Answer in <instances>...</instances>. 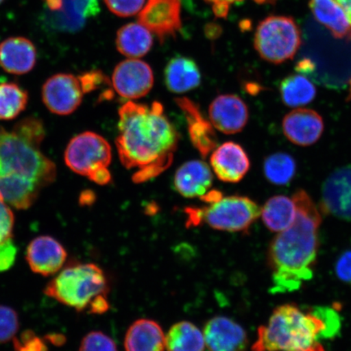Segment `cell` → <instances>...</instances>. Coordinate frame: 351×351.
Returning a JSON list of instances; mask_svg holds the SVG:
<instances>
[{
    "label": "cell",
    "instance_id": "cell-1",
    "mask_svg": "<svg viewBox=\"0 0 351 351\" xmlns=\"http://www.w3.org/2000/svg\"><path fill=\"white\" fill-rule=\"evenodd\" d=\"M116 140L123 165L136 169L133 181L141 183L163 173L172 164L179 134L159 102L130 101L119 109Z\"/></svg>",
    "mask_w": 351,
    "mask_h": 351
},
{
    "label": "cell",
    "instance_id": "cell-2",
    "mask_svg": "<svg viewBox=\"0 0 351 351\" xmlns=\"http://www.w3.org/2000/svg\"><path fill=\"white\" fill-rule=\"evenodd\" d=\"M292 199L296 206L295 221L278 232L267 251V265L273 276L274 293L298 291L313 278L319 249V230L322 217L317 206L304 190Z\"/></svg>",
    "mask_w": 351,
    "mask_h": 351
},
{
    "label": "cell",
    "instance_id": "cell-3",
    "mask_svg": "<svg viewBox=\"0 0 351 351\" xmlns=\"http://www.w3.org/2000/svg\"><path fill=\"white\" fill-rule=\"evenodd\" d=\"M328 339L324 320L313 308L305 313L295 304L280 305L267 326L258 329L252 351H326L320 340Z\"/></svg>",
    "mask_w": 351,
    "mask_h": 351
},
{
    "label": "cell",
    "instance_id": "cell-4",
    "mask_svg": "<svg viewBox=\"0 0 351 351\" xmlns=\"http://www.w3.org/2000/svg\"><path fill=\"white\" fill-rule=\"evenodd\" d=\"M108 282L104 271L95 263H77L60 271L46 285L44 293L79 313L88 311L96 298L107 295Z\"/></svg>",
    "mask_w": 351,
    "mask_h": 351
},
{
    "label": "cell",
    "instance_id": "cell-5",
    "mask_svg": "<svg viewBox=\"0 0 351 351\" xmlns=\"http://www.w3.org/2000/svg\"><path fill=\"white\" fill-rule=\"evenodd\" d=\"M0 173L20 175L44 187L55 181L56 167L38 147L0 128Z\"/></svg>",
    "mask_w": 351,
    "mask_h": 351
},
{
    "label": "cell",
    "instance_id": "cell-6",
    "mask_svg": "<svg viewBox=\"0 0 351 351\" xmlns=\"http://www.w3.org/2000/svg\"><path fill=\"white\" fill-rule=\"evenodd\" d=\"M254 48L261 58L278 64L295 57L301 46V34L291 17L271 16L258 25Z\"/></svg>",
    "mask_w": 351,
    "mask_h": 351
},
{
    "label": "cell",
    "instance_id": "cell-7",
    "mask_svg": "<svg viewBox=\"0 0 351 351\" xmlns=\"http://www.w3.org/2000/svg\"><path fill=\"white\" fill-rule=\"evenodd\" d=\"M202 221L214 230L243 232L250 229L258 217L261 208L245 196L222 197L216 203L201 209Z\"/></svg>",
    "mask_w": 351,
    "mask_h": 351
},
{
    "label": "cell",
    "instance_id": "cell-8",
    "mask_svg": "<svg viewBox=\"0 0 351 351\" xmlns=\"http://www.w3.org/2000/svg\"><path fill=\"white\" fill-rule=\"evenodd\" d=\"M111 160L112 148L107 140L89 131L72 138L64 153L66 165L86 177L95 170L108 168Z\"/></svg>",
    "mask_w": 351,
    "mask_h": 351
},
{
    "label": "cell",
    "instance_id": "cell-9",
    "mask_svg": "<svg viewBox=\"0 0 351 351\" xmlns=\"http://www.w3.org/2000/svg\"><path fill=\"white\" fill-rule=\"evenodd\" d=\"M181 0H147L138 21L163 43L181 30Z\"/></svg>",
    "mask_w": 351,
    "mask_h": 351
},
{
    "label": "cell",
    "instance_id": "cell-10",
    "mask_svg": "<svg viewBox=\"0 0 351 351\" xmlns=\"http://www.w3.org/2000/svg\"><path fill=\"white\" fill-rule=\"evenodd\" d=\"M84 92L80 81L73 74L59 73L47 79L43 86L44 104L52 113L67 116L80 106Z\"/></svg>",
    "mask_w": 351,
    "mask_h": 351
},
{
    "label": "cell",
    "instance_id": "cell-11",
    "mask_svg": "<svg viewBox=\"0 0 351 351\" xmlns=\"http://www.w3.org/2000/svg\"><path fill=\"white\" fill-rule=\"evenodd\" d=\"M112 86L122 98L138 99L147 95L154 84L150 65L138 59L122 61L112 74Z\"/></svg>",
    "mask_w": 351,
    "mask_h": 351
},
{
    "label": "cell",
    "instance_id": "cell-12",
    "mask_svg": "<svg viewBox=\"0 0 351 351\" xmlns=\"http://www.w3.org/2000/svg\"><path fill=\"white\" fill-rule=\"evenodd\" d=\"M320 207L324 213L351 221V166L341 167L328 176L322 186Z\"/></svg>",
    "mask_w": 351,
    "mask_h": 351
},
{
    "label": "cell",
    "instance_id": "cell-13",
    "mask_svg": "<svg viewBox=\"0 0 351 351\" xmlns=\"http://www.w3.org/2000/svg\"><path fill=\"white\" fill-rule=\"evenodd\" d=\"M68 254L60 241L51 236H39L26 250V261L34 274L55 275L62 269Z\"/></svg>",
    "mask_w": 351,
    "mask_h": 351
},
{
    "label": "cell",
    "instance_id": "cell-14",
    "mask_svg": "<svg viewBox=\"0 0 351 351\" xmlns=\"http://www.w3.org/2000/svg\"><path fill=\"white\" fill-rule=\"evenodd\" d=\"M209 119L214 128L226 134H234L247 125L249 110L238 95H222L210 104Z\"/></svg>",
    "mask_w": 351,
    "mask_h": 351
},
{
    "label": "cell",
    "instance_id": "cell-15",
    "mask_svg": "<svg viewBox=\"0 0 351 351\" xmlns=\"http://www.w3.org/2000/svg\"><path fill=\"white\" fill-rule=\"evenodd\" d=\"M205 346L209 351H247L248 337L238 323L225 317H216L206 324Z\"/></svg>",
    "mask_w": 351,
    "mask_h": 351
},
{
    "label": "cell",
    "instance_id": "cell-16",
    "mask_svg": "<svg viewBox=\"0 0 351 351\" xmlns=\"http://www.w3.org/2000/svg\"><path fill=\"white\" fill-rule=\"evenodd\" d=\"M283 133L289 141L301 147H308L319 141L323 134V118L314 110L300 108L285 116Z\"/></svg>",
    "mask_w": 351,
    "mask_h": 351
},
{
    "label": "cell",
    "instance_id": "cell-17",
    "mask_svg": "<svg viewBox=\"0 0 351 351\" xmlns=\"http://www.w3.org/2000/svg\"><path fill=\"white\" fill-rule=\"evenodd\" d=\"M210 162L213 172L223 182H239L251 167L247 152L234 142L225 143L215 149Z\"/></svg>",
    "mask_w": 351,
    "mask_h": 351
},
{
    "label": "cell",
    "instance_id": "cell-18",
    "mask_svg": "<svg viewBox=\"0 0 351 351\" xmlns=\"http://www.w3.org/2000/svg\"><path fill=\"white\" fill-rule=\"evenodd\" d=\"M176 102L185 113L192 144L202 156H207L217 147V138L212 123L205 119L199 107L191 100L182 98Z\"/></svg>",
    "mask_w": 351,
    "mask_h": 351
},
{
    "label": "cell",
    "instance_id": "cell-19",
    "mask_svg": "<svg viewBox=\"0 0 351 351\" xmlns=\"http://www.w3.org/2000/svg\"><path fill=\"white\" fill-rule=\"evenodd\" d=\"M37 60V51L33 43L23 37H12L0 44V65L12 74L28 73Z\"/></svg>",
    "mask_w": 351,
    "mask_h": 351
},
{
    "label": "cell",
    "instance_id": "cell-20",
    "mask_svg": "<svg viewBox=\"0 0 351 351\" xmlns=\"http://www.w3.org/2000/svg\"><path fill=\"white\" fill-rule=\"evenodd\" d=\"M213 175L210 167L201 160H192L182 165L176 172L174 186L183 197H202L212 187Z\"/></svg>",
    "mask_w": 351,
    "mask_h": 351
},
{
    "label": "cell",
    "instance_id": "cell-21",
    "mask_svg": "<svg viewBox=\"0 0 351 351\" xmlns=\"http://www.w3.org/2000/svg\"><path fill=\"white\" fill-rule=\"evenodd\" d=\"M43 187L34 180L14 173H0V195L17 210H26L37 200Z\"/></svg>",
    "mask_w": 351,
    "mask_h": 351
},
{
    "label": "cell",
    "instance_id": "cell-22",
    "mask_svg": "<svg viewBox=\"0 0 351 351\" xmlns=\"http://www.w3.org/2000/svg\"><path fill=\"white\" fill-rule=\"evenodd\" d=\"M125 348L126 351H165V333L155 320H136L126 332Z\"/></svg>",
    "mask_w": 351,
    "mask_h": 351
},
{
    "label": "cell",
    "instance_id": "cell-23",
    "mask_svg": "<svg viewBox=\"0 0 351 351\" xmlns=\"http://www.w3.org/2000/svg\"><path fill=\"white\" fill-rule=\"evenodd\" d=\"M165 82L173 93H186L200 85V70L195 60L185 56H176L166 65Z\"/></svg>",
    "mask_w": 351,
    "mask_h": 351
},
{
    "label": "cell",
    "instance_id": "cell-24",
    "mask_svg": "<svg viewBox=\"0 0 351 351\" xmlns=\"http://www.w3.org/2000/svg\"><path fill=\"white\" fill-rule=\"evenodd\" d=\"M315 19L326 26L336 38H351V24L343 8L336 0H311Z\"/></svg>",
    "mask_w": 351,
    "mask_h": 351
},
{
    "label": "cell",
    "instance_id": "cell-25",
    "mask_svg": "<svg viewBox=\"0 0 351 351\" xmlns=\"http://www.w3.org/2000/svg\"><path fill=\"white\" fill-rule=\"evenodd\" d=\"M116 44L123 56L131 59L140 58L152 49V34L140 23L127 24L118 30Z\"/></svg>",
    "mask_w": 351,
    "mask_h": 351
},
{
    "label": "cell",
    "instance_id": "cell-26",
    "mask_svg": "<svg viewBox=\"0 0 351 351\" xmlns=\"http://www.w3.org/2000/svg\"><path fill=\"white\" fill-rule=\"evenodd\" d=\"M261 216L263 223L270 231L282 232L295 221V201L285 195L271 197L261 208Z\"/></svg>",
    "mask_w": 351,
    "mask_h": 351
},
{
    "label": "cell",
    "instance_id": "cell-27",
    "mask_svg": "<svg viewBox=\"0 0 351 351\" xmlns=\"http://www.w3.org/2000/svg\"><path fill=\"white\" fill-rule=\"evenodd\" d=\"M165 348L167 351H204V333L194 324L178 322L165 336Z\"/></svg>",
    "mask_w": 351,
    "mask_h": 351
},
{
    "label": "cell",
    "instance_id": "cell-28",
    "mask_svg": "<svg viewBox=\"0 0 351 351\" xmlns=\"http://www.w3.org/2000/svg\"><path fill=\"white\" fill-rule=\"evenodd\" d=\"M279 90L282 102L289 108L305 106L317 96L313 83L300 74L285 77L280 83Z\"/></svg>",
    "mask_w": 351,
    "mask_h": 351
},
{
    "label": "cell",
    "instance_id": "cell-29",
    "mask_svg": "<svg viewBox=\"0 0 351 351\" xmlns=\"http://www.w3.org/2000/svg\"><path fill=\"white\" fill-rule=\"evenodd\" d=\"M296 172L295 158L288 153L271 154L263 162V173L266 179L276 186H288L295 178Z\"/></svg>",
    "mask_w": 351,
    "mask_h": 351
},
{
    "label": "cell",
    "instance_id": "cell-30",
    "mask_svg": "<svg viewBox=\"0 0 351 351\" xmlns=\"http://www.w3.org/2000/svg\"><path fill=\"white\" fill-rule=\"evenodd\" d=\"M28 92L13 82L0 83V120L19 117L27 106Z\"/></svg>",
    "mask_w": 351,
    "mask_h": 351
},
{
    "label": "cell",
    "instance_id": "cell-31",
    "mask_svg": "<svg viewBox=\"0 0 351 351\" xmlns=\"http://www.w3.org/2000/svg\"><path fill=\"white\" fill-rule=\"evenodd\" d=\"M12 132L38 148L46 136L43 123L38 118L34 117L25 118L17 123Z\"/></svg>",
    "mask_w": 351,
    "mask_h": 351
},
{
    "label": "cell",
    "instance_id": "cell-32",
    "mask_svg": "<svg viewBox=\"0 0 351 351\" xmlns=\"http://www.w3.org/2000/svg\"><path fill=\"white\" fill-rule=\"evenodd\" d=\"M19 328V317L10 306L0 305V343L14 339Z\"/></svg>",
    "mask_w": 351,
    "mask_h": 351
},
{
    "label": "cell",
    "instance_id": "cell-33",
    "mask_svg": "<svg viewBox=\"0 0 351 351\" xmlns=\"http://www.w3.org/2000/svg\"><path fill=\"white\" fill-rule=\"evenodd\" d=\"M78 351H118L116 342L101 331H92L83 337Z\"/></svg>",
    "mask_w": 351,
    "mask_h": 351
},
{
    "label": "cell",
    "instance_id": "cell-34",
    "mask_svg": "<svg viewBox=\"0 0 351 351\" xmlns=\"http://www.w3.org/2000/svg\"><path fill=\"white\" fill-rule=\"evenodd\" d=\"M15 351H48L45 339H40L32 330L21 332L19 337L13 339Z\"/></svg>",
    "mask_w": 351,
    "mask_h": 351
},
{
    "label": "cell",
    "instance_id": "cell-35",
    "mask_svg": "<svg viewBox=\"0 0 351 351\" xmlns=\"http://www.w3.org/2000/svg\"><path fill=\"white\" fill-rule=\"evenodd\" d=\"M108 10L114 14L127 17L137 14L145 3V0H104Z\"/></svg>",
    "mask_w": 351,
    "mask_h": 351
},
{
    "label": "cell",
    "instance_id": "cell-36",
    "mask_svg": "<svg viewBox=\"0 0 351 351\" xmlns=\"http://www.w3.org/2000/svg\"><path fill=\"white\" fill-rule=\"evenodd\" d=\"M14 215L0 195V243L12 238Z\"/></svg>",
    "mask_w": 351,
    "mask_h": 351
},
{
    "label": "cell",
    "instance_id": "cell-37",
    "mask_svg": "<svg viewBox=\"0 0 351 351\" xmlns=\"http://www.w3.org/2000/svg\"><path fill=\"white\" fill-rule=\"evenodd\" d=\"M16 245L12 238L0 243V273L11 269L16 261Z\"/></svg>",
    "mask_w": 351,
    "mask_h": 351
},
{
    "label": "cell",
    "instance_id": "cell-38",
    "mask_svg": "<svg viewBox=\"0 0 351 351\" xmlns=\"http://www.w3.org/2000/svg\"><path fill=\"white\" fill-rule=\"evenodd\" d=\"M84 94L97 90L100 85L108 82V77L101 71H90L77 77Z\"/></svg>",
    "mask_w": 351,
    "mask_h": 351
},
{
    "label": "cell",
    "instance_id": "cell-39",
    "mask_svg": "<svg viewBox=\"0 0 351 351\" xmlns=\"http://www.w3.org/2000/svg\"><path fill=\"white\" fill-rule=\"evenodd\" d=\"M337 278L351 285V250L341 254L335 265Z\"/></svg>",
    "mask_w": 351,
    "mask_h": 351
},
{
    "label": "cell",
    "instance_id": "cell-40",
    "mask_svg": "<svg viewBox=\"0 0 351 351\" xmlns=\"http://www.w3.org/2000/svg\"><path fill=\"white\" fill-rule=\"evenodd\" d=\"M205 1L213 4L215 15L221 17V19H226L229 13L230 4L241 2L243 0H205Z\"/></svg>",
    "mask_w": 351,
    "mask_h": 351
},
{
    "label": "cell",
    "instance_id": "cell-41",
    "mask_svg": "<svg viewBox=\"0 0 351 351\" xmlns=\"http://www.w3.org/2000/svg\"><path fill=\"white\" fill-rule=\"evenodd\" d=\"M90 181L99 184V185H108L112 180L111 173L109 172L108 168L95 170L87 177Z\"/></svg>",
    "mask_w": 351,
    "mask_h": 351
},
{
    "label": "cell",
    "instance_id": "cell-42",
    "mask_svg": "<svg viewBox=\"0 0 351 351\" xmlns=\"http://www.w3.org/2000/svg\"><path fill=\"white\" fill-rule=\"evenodd\" d=\"M44 339L50 341L51 343L57 346L64 345L66 341V337L64 336L57 335V333H53V335L51 333V335H47Z\"/></svg>",
    "mask_w": 351,
    "mask_h": 351
},
{
    "label": "cell",
    "instance_id": "cell-43",
    "mask_svg": "<svg viewBox=\"0 0 351 351\" xmlns=\"http://www.w3.org/2000/svg\"><path fill=\"white\" fill-rule=\"evenodd\" d=\"M297 70L298 72L305 73L310 72L313 69V62L309 60H304L298 62L297 65Z\"/></svg>",
    "mask_w": 351,
    "mask_h": 351
},
{
    "label": "cell",
    "instance_id": "cell-44",
    "mask_svg": "<svg viewBox=\"0 0 351 351\" xmlns=\"http://www.w3.org/2000/svg\"><path fill=\"white\" fill-rule=\"evenodd\" d=\"M45 2L51 11H60L63 8L64 0H45Z\"/></svg>",
    "mask_w": 351,
    "mask_h": 351
},
{
    "label": "cell",
    "instance_id": "cell-45",
    "mask_svg": "<svg viewBox=\"0 0 351 351\" xmlns=\"http://www.w3.org/2000/svg\"><path fill=\"white\" fill-rule=\"evenodd\" d=\"M348 15L351 24V0H336ZM351 39V38H350Z\"/></svg>",
    "mask_w": 351,
    "mask_h": 351
},
{
    "label": "cell",
    "instance_id": "cell-46",
    "mask_svg": "<svg viewBox=\"0 0 351 351\" xmlns=\"http://www.w3.org/2000/svg\"><path fill=\"white\" fill-rule=\"evenodd\" d=\"M95 197L94 195H92V192L88 191L85 192L84 195H82L81 196V203H83L84 205L87 204H91L92 202H94L95 199H93Z\"/></svg>",
    "mask_w": 351,
    "mask_h": 351
},
{
    "label": "cell",
    "instance_id": "cell-47",
    "mask_svg": "<svg viewBox=\"0 0 351 351\" xmlns=\"http://www.w3.org/2000/svg\"><path fill=\"white\" fill-rule=\"evenodd\" d=\"M253 1H254L257 3L263 4V3H274V2L276 1V0H253Z\"/></svg>",
    "mask_w": 351,
    "mask_h": 351
},
{
    "label": "cell",
    "instance_id": "cell-48",
    "mask_svg": "<svg viewBox=\"0 0 351 351\" xmlns=\"http://www.w3.org/2000/svg\"><path fill=\"white\" fill-rule=\"evenodd\" d=\"M348 101L351 100V79L350 81V89H349V95H348Z\"/></svg>",
    "mask_w": 351,
    "mask_h": 351
},
{
    "label": "cell",
    "instance_id": "cell-49",
    "mask_svg": "<svg viewBox=\"0 0 351 351\" xmlns=\"http://www.w3.org/2000/svg\"><path fill=\"white\" fill-rule=\"evenodd\" d=\"M4 81H5V78L2 77L1 76H0V83H1L2 82H4Z\"/></svg>",
    "mask_w": 351,
    "mask_h": 351
},
{
    "label": "cell",
    "instance_id": "cell-50",
    "mask_svg": "<svg viewBox=\"0 0 351 351\" xmlns=\"http://www.w3.org/2000/svg\"><path fill=\"white\" fill-rule=\"evenodd\" d=\"M3 1V0H0V3H1Z\"/></svg>",
    "mask_w": 351,
    "mask_h": 351
}]
</instances>
